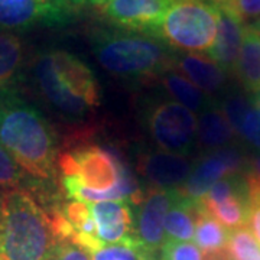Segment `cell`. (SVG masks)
<instances>
[{"label": "cell", "mask_w": 260, "mask_h": 260, "mask_svg": "<svg viewBox=\"0 0 260 260\" xmlns=\"http://www.w3.org/2000/svg\"><path fill=\"white\" fill-rule=\"evenodd\" d=\"M0 143L32 178H54L58 165L55 130L39 109L15 93L0 95Z\"/></svg>", "instance_id": "obj_1"}, {"label": "cell", "mask_w": 260, "mask_h": 260, "mask_svg": "<svg viewBox=\"0 0 260 260\" xmlns=\"http://www.w3.org/2000/svg\"><path fill=\"white\" fill-rule=\"evenodd\" d=\"M34 78L44 99L67 117L81 119L100 106L95 75L71 52L54 49L41 54L34 65Z\"/></svg>", "instance_id": "obj_2"}, {"label": "cell", "mask_w": 260, "mask_h": 260, "mask_svg": "<svg viewBox=\"0 0 260 260\" xmlns=\"http://www.w3.org/2000/svg\"><path fill=\"white\" fill-rule=\"evenodd\" d=\"M51 218L26 189L2 194L0 260H54Z\"/></svg>", "instance_id": "obj_3"}, {"label": "cell", "mask_w": 260, "mask_h": 260, "mask_svg": "<svg viewBox=\"0 0 260 260\" xmlns=\"http://www.w3.org/2000/svg\"><path fill=\"white\" fill-rule=\"evenodd\" d=\"M90 45L97 62L121 78H155L175 64L167 44L149 35L97 28L90 34Z\"/></svg>", "instance_id": "obj_4"}, {"label": "cell", "mask_w": 260, "mask_h": 260, "mask_svg": "<svg viewBox=\"0 0 260 260\" xmlns=\"http://www.w3.org/2000/svg\"><path fill=\"white\" fill-rule=\"evenodd\" d=\"M218 20V8L207 0H174L155 38L179 51L207 54L215 42Z\"/></svg>", "instance_id": "obj_5"}, {"label": "cell", "mask_w": 260, "mask_h": 260, "mask_svg": "<svg viewBox=\"0 0 260 260\" xmlns=\"http://www.w3.org/2000/svg\"><path fill=\"white\" fill-rule=\"evenodd\" d=\"M149 135L160 150L186 156L197 145V117L174 100L158 103L148 114Z\"/></svg>", "instance_id": "obj_6"}, {"label": "cell", "mask_w": 260, "mask_h": 260, "mask_svg": "<svg viewBox=\"0 0 260 260\" xmlns=\"http://www.w3.org/2000/svg\"><path fill=\"white\" fill-rule=\"evenodd\" d=\"M179 198L178 189L152 188L138 204L136 213V242L149 260L160 253L165 243V217L172 204Z\"/></svg>", "instance_id": "obj_7"}, {"label": "cell", "mask_w": 260, "mask_h": 260, "mask_svg": "<svg viewBox=\"0 0 260 260\" xmlns=\"http://www.w3.org/2000/svg\"><path fill=\"white\" fill-rule=\"evenodd\" d=\"M246 165V160L237 149L211 150L195 164L186 184L178 191L191 201H200L215 182L240 175Z\"/></svg>", "instance_id": "obj_8"}, {"label": "cell", "mask_w": 260, "mask_h": 260, "mask_svg": "<svg viewBox=\"0 0 260 260\" xmlns=\"http://www.w3.org/2000/svg\"><path fill=\"white\" fill-rule=\"evenodd\" d=\"M172 3L174 0H110L102 12L119 28L156 37Z\"/></svg>", "instance_id": "obj_9"}, {"label": "cell", "mask_w": 260, "mask_h": 260, "mask_svg": "<svg viewBox=\"0 0 260 260\" xmlns=\"http://www.w3.org/2000/svg\"><path fill=\"white\" fill-rule=\"evenodd\" d=\"M74 10L45 0H0V30H26L70 20Z\"/></svg>", "instance_id": "obj_10"}, {"label": "cell", "mask_w": 260, "mask_h": 260, "mask_svg": "<svg viewBox=\"0 0 260 260\" xmlns=\"http://www.w3.org/2000/svg\"><path fill=\"white\" fill-rule=\"evenodd\" d=\"M77 164L80 185L97 192L110 191L120 182L126 169L116 156L99 146H87L71 152Z\"/></svg>", "instance_id": "obj_11"}, {"label": "cell", "mask_w": 260, "mask_h": 260, "mask_svg": "<svg viewBox=\"0 0 260 260\" xmlns=\"http://www.w3.org/2000/svg\"><path fill=\"white\" fill-rule=\"evenodd\" d=\"M192 160L188 156L167 152H149L140 155L138 171L152 188L181 189L192 172Z\"/></svg>", "instance_id": "obj_12"}, {"label": "cell", "mask_w": 260, "mask_h": 260, "mask_svg": "<svg viewBox=\"0 0 260 260\" xmlns=\"http://www.w3.org/2000/svg\"><path fill=\"white\" fill-rule=\"evenodd\" d=\"M97 237L103 244L138 246L133 234L132 210L126 201H104L90 205Z\"/></svg>", "instance_id": "obj_13"}, {"label": "cell", "mask_w": 260, "mask_h": 260, "mask_svg": "<svg viewBox=\"0 0 260 260\" xmlns=\"http://www.w3.org/2000/svg\"><path fill=\"white\" fill-rule=\"evenodd\" d=\"M218 12L220 20L217 38L213 48L207 54L208 58H211L214 62L223 68L225 74H236V67L244 37V23L223 8H218Z\"/></svg>", "instance_id": "obj_14"}, {"label": "cell", "mask_w": 260, "mask_h": 260, "mask_svg": "<svg viewBox=\"0 0 260 260\" xmlns=\"http://www.w3.org/2000/svg\"><path fill=\"white\" fill-rule=\"evenodd\" d=\"M174 68L205 94L218 93L227 83V74L211 58L200 54H186L175 58Z\"/></svg>", "instance_id": "obj_15"}, {"label": "cell", "mask_w": 260, "mask_h": 260, "mask_svg": "<svg viewBox=\"0 0 260 260\" xmlns=\"http://www.w3.org/2000/svg\"><path fill=\"white\" fill-rule=\"evenodd\" d=\"M236 133L229 123L221 107L208 106L198 114L197 119V143L204 149H223L233 139Z\"/></svg>", "instance_id": "obj_16"}, {"label": "cell", "mask_w": 260, "mask_h": 260, "mask_svg": "<svg viewBox=\"0 0 260 260\" xmlns=\"http://www.w3.org/2000/svg\"><path fill=\"white\" fill-rule=\"evenodd\" d=\"M236 75L249 91L260 93V30L251 25H244Z\"/></svg>", "instance_id": "obj_17"}, {"label": "cell", "mask_w": 260, "mask_h": 260, "mask_svg": "<svg viewBox=\"0 0 260 260\" xmlns=\"http://www.w3.org/2000/svg\"><path fill=\"white\" fill-rule=\"evenodd\" d=\"M198 201H191L179 192V198L172 204L165 217V239L175 242H192Z\"/></svg>", "instance_id": "obj_18"}, {"label": "cell", "mask_w": 260, "mask_h": 260, "mask_svg": "<svg viewBox=\"0 0 260 260\" xmlns=\"http://www.w3.org/2000/svg\"><path fill=\"white\" fill-rule=\"evenodd\" d=\"M159 78H160V83L164 84L165 90L174 99V102L182 104L192 113L200 114L211 104L208 95L184 75L179 74L175 68L168 70L167 73H164Z\"/></svg>", "instance_id": "obj_19"}, {"label": "cell", "mask_w": 260, "mask_h": 260, "mask_svg": "<svg viewBox=\"0 0 260 260\" xmlns=\"http://www.w3.org/2000/svg\"><path fill=\"white\" fill-rule=\"evenodd\" d=\"M204 208L213 215L217 221H220L230 232L247 227L249 225V217H250L249 189L246 188L240 192L225 198L224 201L218 203V204L208 205Z\"/></svg>", "instance_id": "obj_20"}, {"label": "cell", "mask_w": 260, "mask_h": 260, "mask_svg": "<svg viewBox=\"0 0 260 260\" xmlns=\"http://www.w3.org/2000/svg\"><path fill=\"white\" fill-rule=\"evenodd\" d=\"M230 239V230L217 221L198 201V214L195 221V246L203 251L218 250L227 247Z\"/></svg>", "instance_id": "obj_21"}, {"label": "cell", "mask_w": 260, "mask_h": 260, "mask_svg": "<svg viewBox=\"0 0 260 260\" xmlns=\"http://www.w3.org/2000/svg\"><path fill=\"white\" fill-rule=\"evenodd\" d=\"M23 44L16 35L0 30V87L6 85L23 61Z\"/></svg>", "instance_id": "obj_22"}, {"label": "cell", "mask_w": 260, "mask_h": 260, "mask_svg": "<svg viewBox=\"0 0 260 260\" xmlns=\"http://www.w3.org/2000/svg\"><path fill=\"white\" fill-rule=\"evenodd\" d=\"M227 247L234 260H260V244L249 227L230 232Z\"/></svg>", "instance_id": "obj_23"}, {"label": "cell", "mask_w": 260, "mask_h": 260, "mask_svg": "<svg viewBox=\"0 0 260 260\" xmlns=\"http://www.w3.org/2000/svg\"><path fill=\"white\" fill-rule=\"evenodd\" d=\"M25 181L23 169L0 143V189L3 192L18 189Z\"/></svg>", "instance_id": "obj_24"}, {"label": "cell", "mask_w": 260, "mask_h": 260, "mask_svg": "<svg viewBox=\"0 0 260 260\" xmlns=\"http://www.w3.org/2000/svg\"><path fill=\"white\" fill-rule=\"evenodd\" d=\"M91 260H149L139 246L129 244H104L99 250L90 253Z\"/></svg>", "instance_id": "obj_25"}, {"label": "cell", "mask_w": 260, "mask_h": 260, "mask_svg": "<svg viewBox=\"0 0 260 260\" xmlns=\"http://www.w3.org/2000/svg\"><path fill=\"white\" fill-rule=\"evenodd\" d=\"M251 109V104L249 100L243 95H230L224 100L221 110L225 114L229 123L232 124L233 130L237 136H240L243 120L247 116V113Z\"/></svg>", "instance_id": "obj_26"}, {"label": "cell", "mask_w": 260, "mask_h": 260, "mask_svg": "<svg viewBox=\"0 0 260 260\" xmlns=\"http://www.w3.org/2000/svg\"><path fill=\"white\" fill-rule=\"evenodd\" d=\"M215 6L229 10L246 25H250L260 18V0H223Z\"/></svg>", "instance_id": "obj_27"}, {"label": "cell", "mask_w": 260, "mask_h": 260, "mask_svg": "<svg viewBox=\"0 0 260 260\" xmlns=\"http://www.w3.org/2000/svg\"><path fill=\"white\" fill-rule=\"evenodd\" d=\"M160 257L162 260H203V254L194 243L165 240Z\"/></svg>", "instance_id": "obj_28"}, {"label": "cell", "mask_w": 260, "mask_h": 260, "mask_svg": "<svg viewBox=\"0 0 260 260\" xmlns=\"http://www.w3.org/2000/svg\"><path fill=\"white\" fill-rule=\"evenodd\" d=\"M240 136L250 143L251 146L260 149V109L251 107L244 117L240 129Z\"/></svg>", "instance_id": "obj_29"}, {"label": "cell", "mask_w": 260, "mask_h": 260, "mask_svg": "<svg viewBox=\"0 0 260 260\" xmlns=\"http://www.w3.org/2000/svg\"><path fill=\"white\" fill-rule=\"evenodd\" d=\"M54 260H91V257L87 251L74 243L58 240L55 253H54Z\"/></svg>", "instance_id": "obj_30"}, {"label": "cell", "mask_w": 260, "mask_h": 260, "mask_svg": "<svg viewBox=\"0 0 260 260\" xmlns=\"http://www.w3.org/2000/svg\"><path fill=\"white\" fill-rule=\"evenodd\" d=\"M203 260H234L233 259L232 253L229 250V247H223L218 250L204 251Z\"/></svg>", "instance_id": "obj_31"}, {"label": "cell", "mask_w": 260, "mask_h": 260, "mask_svg": "<svg viewBox=\"0 0 260 260\" xmlns=\"http://www.w3.org/2000/svg\"><path fill=\"white\" fill-rule=\"evenodd\" d=\"M110 0H75V6L77 9L80 6H91V8H97V9H103Z\"/></svg>", "instance_id": "obj_32"}, {"label": "cell", "mask_w": 260, "mask_h": 260, "mask_svg": "<svg viewBox=\"0 0 260 260\" xmlns=\"http://www.w3.org/2000/svg\"><path fill=\"white\" fill-rule=\"evenodd\" d=\"M247 175H250L253 179H256L260 184V155H257L256 158L251 160V164H249Z\"/></svg>", "instance_id": "obj_33"}, {"label": "cell", "mask_w": 260, "mask_h": 260, "mask_svg": "<svg viewBox=\"0 0 260 260\" xmlns=\"http://www.w3.org/2000/svg\"><path fill=\"white\" fill-rule=\"evenodd\" d=\"M48 3H54V5H59V6H64V8H68L71 10H77V6H75V0H45Z\"/></svg>", "instance_id": "obj_34"}, {"label": "cell", "mask_w": 260, "mask_h": 260, "mask_svg": "<svg viewBox=\"0 0 260 260\" xmlns=\"http://www.w3.org/2000/svg\"><path fill=\"white\" fill-rule=\"evenodd\" d=\"M251 26H254V28L257 29V30H260V18L257 19V20H254L253 23H250Z\"/></svg>", "instance_id": "obj_35"}, {"label": "cell", "mask_w": 260, "mask_h": 260, "mask_svg": "<svg viewBox=\"0 0 260 260\" xmlns=\"http://www.w3.org/2000/svg\"><path fill=\"white\" fill-rule=\"evenodd\" d=\"M207 2H210V3H213V5H220L223 0H207Z\"/></svg>", "instance_id": "obj_36"}, {"label": "cell", "mask_w": 260, "mask_h": 260, "mask_svg": "<svg viewBox=\"0 0 260 260\" xmlns=\"http://www.w3.org/2000/svg\"><path fill=\"white\" fill-rule=\"evenodd\" d=\"M0 224H2V195H0Z\"/></svg>", "instance_id": "obj_37"}, {"label": "cell", "mask_w": 260, "mask_h": 260, "mask_svg": "<svg viewBox=\"0 0 260 260\" xmlns=\"http://www.w3.org/2000/svg\"><path fill=\"white\" fill-rule=\"evenodd\" d=\"M257 103H259V109H260V93H259V97H257Z\"/></svg>", "instance_id": "obj_38"}]
</instances>
